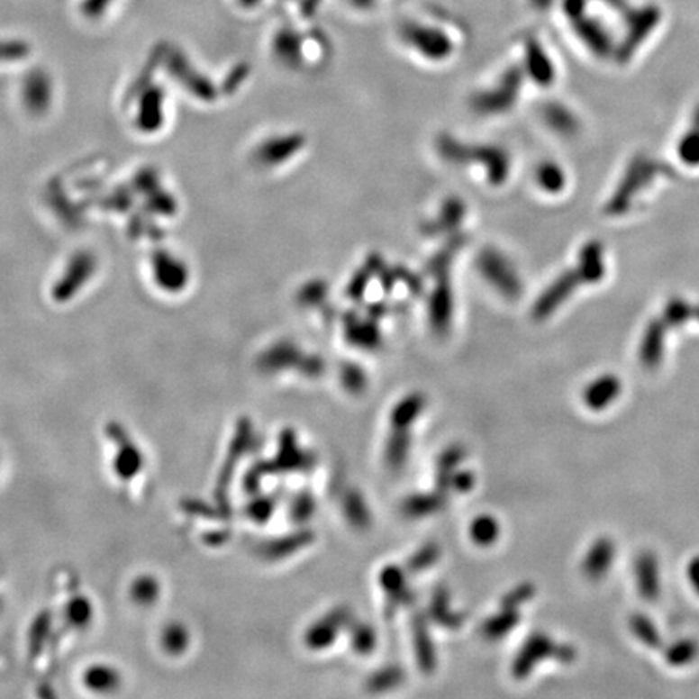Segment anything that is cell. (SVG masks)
<instances>
[{
    "instance_id": "obj_1",
    "label": "cell",
    "mask_w": 699,
    "mask_h": 699,
    "mask_svg": "<svg viewBox=\"0 0 699 699\" xmlns=\"http://www.w3.org/2000/svg\"><path fill=\"white\" fill-rule=\"evenodd\" d=\"M439 151L445 159L452 162H467V160H479L486 168L491 183H504L509 175V158L507 154L494 148V146H479V148H468L460 141L442 136L439 140Z\"/></svg>"
},
{
    "instance_id": "obj_2",
    "label": "cell",
    "mask_w": 699,
    "mask_h": 699,
    "mask_svg": "<svg viewBox=\"0 0 699 699\" xmlns=\"http://www.w3.org/2000/svg\"><path fill=\"white\" fill-rule=\"evenodd\" d=\"M402 36L410 48L418 50V54L430 60H444L452 56L453 42L450 38L430 24H405Z\"/></svg>"
},
{
    "instance_id": "obj_3",
    "label": "cell",
    "mask_w": 699,
    "mask_h": 699,
    "mask_svg": "<svg viewBox=\"0 0 699 699\" xmlns=\"http://www.w3.org/2000/svg\"><path fill=\"white\" fill-rule=\"evenodd\" d=\"M479 269L487 282L509 298H517L522 292V282L517 270L510 264L505 256L495 250H487L479 258Z\"/></svg>"
},
{
    "instance_id": "obj_4",
    "label": "cell",
    "mask_w": 699,
    "mask_h": 699,
    "mask_svg": "<svg viewBox=\"0 0 699 699\" xmlns=\"http://www.w3.org/2000/svg\"><path fill=\"white\" fill-rule=\"evenodd\" d=\"M654 168H652L649 160H646L644 158H636L630 164L627 174H625L623 180L620 183V186L615 191L613 198L611 199V203L607 206V213H611V214L625 213L633 193H636L640 188H643L644 185H646V180H649L652 174H654Z\"/></svg>"
},
{
    "instance_id": "obj_5",
    "label": "cell",
    "mask_w": 699,
    "mask_h": 699,
    "mask_svg": "<svg viewBox=\"0 0 699 699\" xmlns=\"http://www.w3.org/2000/svg\"><path fill=\"white\" fill-rule=\"evenodd\" d=\"M520 73L512 70L507 77L502 78L501 83L493 89H487L485 93L473 99V105L477 112L483 113H495V112L507 111L510 105H513L520 89Z\"/></svg>"
},
{
    "instance_id": "obj_6",
    "label": "cell",
    "mask_w": 699,
    "mask_h": 699,
    "mask_svg": "<svg viewBox=\"0 0 699 699\" xmlns=\"http://www.w3.org/2000/svg\"><path fill=\"white\" fill-rule=\"evenodd\" d=\"M95 269V259L89 253H80L75 256L62 278L57 282L54 296L57 300H68L77 294L81 286L86 284Z\"/></svg>"
},
{
    "instance_id": "obj_7",
    "label": "cell",
    "mask_w": 699,
    "mask_h": 699,
    "mask_svg": "<svg viewBox=\"0 0 699 699\" xmlns=\"http://www.w3.org/2000/svg\"><path fill=\"white\" fill-rule=\"evenodd\" d=\"M152 272L159 286L168 292H180L188 282L186 264L166 251H160L152 258Z\"/></svg>"
},
{
    "instance_id": "obj_8",
    "label": "cell",
    "mask_w": 699,
    "mask_h": 699,
    "mask_svg": "<svg viewBox=\"0 0 699 699\" xmlns=\"http://www.w3.org/2000/svg\"><path fill=\"white\" fill-rule=\"evenodd\" d=\"M580 282H585L580 269L565 272L564 276H560L552 286H549L546 294H542L540 302L534 306V314L538 318H546L550 313H554V310L567 300V296L572 295Z\"/></svg>"
},
{
    "instance_id": "obj_9",
    "label": "cell",
    "mask_w": 699,
    "mask_h": 699,
    "mask_svg": "<svg viewBox=\"0 0 699 699\" xmlns=\"http://www.w3.org/2000/svg\"><path fill=\"white\" fill-rule=\"evenodd\" d=\"M636 586L640 596L648 603H654L660 595L659 562L651 550H644L636 557Z\"/></svg>"
},
{
    "instance_id": "obj_10",
    "label": "cell",
    "mask_w": 699,
    "mask_h": 699,
    "mask_svg": "<svg viewBox=\"0 0 699 699\" xmlns=\"http://www.w3.org/2000/svg\"><path fill=\"white\" fill-rule=\"evenodd\" d=\"M303 146H304V138L302 135H296V133L270 138L258 148L256 159L264 166H277V164H282L290 158H294V154L300 151Z\"/></svg>"
},
{
    "instance_id": "obj_11",
    "label": "cell",
    "mask_w": 699,
    "mask_h": 699,
    "mask_svg": "<svg viewBox=\"0 0 699 699\" xmlns=\"http://www.w3.org/2000/svg\"><path fill=\"white\" fill-rule=\"evenodd\" d=\"M666 331L667 326L662 319H652L644 331L640 347V359L646 369L659 368L666 350Z\"/></svg>"
},
{
    "instance_id": "obj_12",
    "label": "cell",
    "mask_w": 699,
    "mask_h": 699,
    "mask_svg": "<svg viewBox=\"0 0 699 699\" xmlns=\"http://www.w3.org/2000/svg\"><path fill=\"white\" fill-rule=\"evenodd\" d=\"M622 392V382L613 374H605L589 386L585 400L591 410H604L612 405Z\"/></svg>"
},
{
    "instance_id": "obj_13",
    "label": "cell",
    "mask_w": 699,
    "mask_h": 699,
    "mask_svg": "<svg viewBox=\"0 0 699 699\" xmlns=\"http://www.w3.org/2000/svg\"><path fill=\"white\" fill-rule=\"evenodd\" d=\"M52 97L50 80L42 72H34L26 78L23 86V103L30 111L41 113L46 111Z\"/></svg>"
},
{
    "instance_id": "obj_14",
    "label": "cell",
    "mask_w": 699,
    "mask_h": 699,
    "mask_svg": "<svg viewBox=\"0 0 699 699\" xmlns=\"http://www.w3.org/2000/svg\"><path fill=\"white\" fill-rule=\"evenodd\" d=\"M613 557H615L613 542L611 540H607V538L597 540V542H595L593 549L589 550L588 557H586L585 572L593 580L603 578L607 570L611 568Z\"/></svg>"
},
{
    "instance_id": "obj_15",
    "label": "cell",
    "mask_w": 699,
    "mask_h": 699,
    "mask_svg": "<svg viewBox=\"0 0 699 699\" xmlns=\"http://www.w3.org/2000/svg\"><path fill=\"white\" fill-rule=\"evenodd\" d=\"M164 120V95L160 89L144 93L138 111V123L144 132H154Z\"/></svg>"
},
{
    "instance_id": "obj_16",
    "label": "cell",
    "mask_w": 699,
    "mask_h": 699,
    "mask_svg": "<svg viewBox=\"0 0 699 699\" xmlns=\"http://www.w3.org/2000/svg\"><path fill=\"white\" fill-rule=\"evenodd\" d=\"M526 67L536 83L550 85L554 81L552 62L549 60L546 52L540 48V44L534 41H530L526 44Z\"/></svg>"
},
{
    "instance_id": "obj_17",
    "label": "cell",
    "mask_w": 699,
    "mask_h": 699,
    "mask_svg": "<svg viewBox=\"0 0 699 699\" xmlns=\"http://www.w3.org/2000/svg\"><path fill=\"white\" fill-rule=\"evenodd\" d=\"M585 284H593L604 277L605 268L603 259V247L593 241L581 250L580 268Z\"/></svg>"
},
{
    "instance_id": "obj_18",
    "label": "cell",
    "mask_w": 699,
    "mask_h": 699,
    "mask_svg": "<svg viewBox=\"0 0 699 699\" xmlns=\"http://www.w3.org/2000/svg\"><path fill=\"white\" fill-rule=\"evenodd\" d=\"M658 18H659V15L654 10H644L640 15L636 16V26L633 23V28H631V32H630L627 41H625V46L622 49L623 52H620V59H628V57L631 56L633 49L638 48L644 36L651 32L652 26L658 22Z\"/></svg>"
},
{
    "instance_id": "obj_19",
    "label": "cell",
    "mask_w": 699,
    "mask_h": 699,
    "mask_svg": "<svg viewBox=\"0 0 699 699\" xmlns=\"http://www.w3.org/2000/svg\"><path fill=\"white\" fill-rule=\"evenodd\" d=\"M698 656L699 644L692 638L678 640L676 643L670 644L666 652H664L666 662H667L668 666H672V667L690 666Z\"/></svg>"
},
{
    "instance_id": "obj_20",
    "label": "cell",
    "mask_w": 699,
    "mask_h": 699,
    "mask_svg": "<svg viewBox=\"0 0 699 699\" xmlns=\"http://www.w3.org/2000/svg\"><path fill=\"white\" fill-rule=\"evenodd\" d=\"M630 630L638 638V641H641L644 646H648L651 649H660L662 638H660L659 631H658L656 625L652 623L651 619H648L643 613L631 615Z\"/></svg>"
},
{
    "instance_id": "obj_21",
    "label": "cell",
    "mask_w": 699,
    "mask_h": 699,
    "mask_svg": "<svg viewBox=\"0 0 699 699\" xmlns=\"http://www.w3.org/2000/svg\"><path fill=\"white\" fill-rule=\"evenodd\" d=\"M576 30L580 32L581 40L585 41L596 54L599 56L609 54L607 50L611 48V44L603 28H599L596 23L589 20H581L580 23H576Z\"/></svg>"
},
{
    "instance_id": "obj_22",
    "label": "cell",
    "mask_w": 699,
    "mask_h": 699,
    "mask_svg": "<svg viewBox=\"0 0 699 699\" xmlns=\"http://www.w3.org/2000/svg\"><path fill=\"white\" fill-rule=\"evenodd\" d=\"M546 120H548L549 125L554 128L558 133H565V135H570L573 133L578 123L576 119L573 117L572 112L568 109H565L564 105L560 104H550L546 107Z\"/></svg>"
},
{
    "instance_id": "obj_23",
    "label": "cell",
    "mask_w": 699,
    "mask_h": 699,
    "mask_svg": "<svg viewBox=\"0 0 699 699\" xmlns=\"http://www.w3.org/2000/svg\"><path fill=\"white\" fill-rule=\"evenodd\" d=\"M538 183H540L542 190L549 191V193H557V191L562 190L565 186L564 170L558 168L557 164H552V162L542 164L538 168Z\"/></svg>"
},
{
    "instance_id": "obj_24",
    "label": "cell",
    "mask_w": 699,
    "mask_h": 699,
    "mask_svg": "<svg viewBox=\"0 0 699 699\" xmlns=\"http://www.w3.org/2000/svg\"><path fill=\"white\" fill-rule=\"evenodd\" d=\"M692 306L688 303L682 298H674L667 303L662 321L666 322L667 327H680L692 318Z\"/></svg>"
},
{
    "instance_id": "obj_25",
    "label": "cell",
    "mask_w": 699,
    "mask_h": 699,
    "mask_svg": "<svg viewBox=\"0 0 699 699\" xmlns=\"http://www.w3.org/2000/svg\"><path fill=\"white\" fill-rule=\"evenodd\" d=\"M678 156L688 166H699V127L693 125L692 130L680 140Z\"/></svg>"
},
{
    "instance_id": "obj_26",
    "label": "cell",
    "mask_w": 699,
    "mask_h": 699,
    "mask_svg": "<svg viewBox=\"0 0 699 699\" xmlns=\"http://www.w3.org/2000/svg\"><path fill=\"white\" fill-rule=\"evenodd\" d=\"M450 288L440 286L432 295V318L436 326H445V321L450 316Z\"/></svg>"
},
{
    "instance_id": "obj_27",
    "label": "cell",
    "mask_w": 699,
    "mask_h": 699,
    "mask_svg": "<svg viewBox=\"0 0 699 699\" xmlns=\"http://www.w3.org/2000/svg\"><path fill=\"white\" fill-rule=\"evenodd\" d=\"M22 42H0V60H18L28 54Z\"/></svg>"
},
{
    "instance_id": "obj_28",
    "label": "cell",
    "mask_w": 699,
    "mask_h": 699,
    "mask_svg": "<svg viewBox=\"0 0 699 699\" xmlns=\"http://www.w3.org/2000/svg\"><path fill=\"white\" fill-rule=\"evenodd\" d=\"M686 575H688V581H690L692 588L694 589V593L699 596V556L690 560L688 568H686Z\"/></svg>"
},
{
    "instance_id": "obj_29",
    "label": "cell",
    "mask_w": 699,
    "mask_h": 699,
    "mask_svg": "<svg viewBox=\"0 0 699 699\" xmlns=\"http://www.w3.org/2000/svg\"><path fill=\"white\" fill-rule=\"evenodd\" d=\"M696 316H698V318H699V308H698V310H696Z\"/></svg>"
}]
</instances>
